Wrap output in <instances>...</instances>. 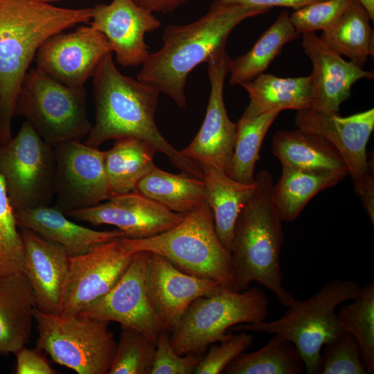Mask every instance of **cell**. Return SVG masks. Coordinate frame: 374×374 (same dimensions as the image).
<instances>
[{
    "label": "cell",
    "mask_w": 374,
    "mask_h": 374,
    "mask_svg": "<svg viewBox=\"0 0 374 374\" xmlns=\"http://www.w3.org/2000/svg\"><path fill=\"white\" fill-rule=\"evenodd\" d=\"M271 150L282 167L348 175L342 158L332 144L318 134L299 128L277 131Z\"/></svg>",
    "instance_id": "cell-24"
},
{
    "label": "cell",
    "mask_w": 374,
    "mask_h": 374,
    "mask_svg": "<svg viewBox=\"0 0 374 374\" xmlns=\"http://www.w3.org/2000/svg\"><path fill=\"white\" fill-rule=\"evenodd\" d=\"M203 354H177L170 342V331L163 330L158 337L150 374H192Z\"/></svg>",
    "instance_id": "cell-40"
},
{
    "label": "cell",
    "mask_w": 374,
    "mask_h": 374,
    "mask_svg": "<svg viewBox=\"0 0 374 374\" xmlns=\"http://www.w3.org/2000/svg\"><path fill=\"white\" fill-rule=\"evenodd\" d=\"M24 246V273L41 312L60 314L69 255L61 244L20 228Z\"/></svg>",
    "instance_id": "cell-21"
},
{
    "label": "cell",
    "mask_w": 374,
    "mask_h": 374,
    "mask_svg": "<svg viewBox=\"0 0 374 374\" xmlns=\"http://www.w3.org/2000/svg\"><path fill=\"white\" fill-rule=\"evenodd\" d=\"M268 308V298L261 289L248 287L238 292L222 287L191 303L170 331L171 345L181 355L203 354L211 344L227 339L231 327L265 321Z\"/></svg>",
    "instance_id": "cell-7"
},
{
    "label": "cell",
    "mask_w": 374,
    "mask_h": 374,
    "mask_svg": "<svg viewBox=\"0 0 374 374\" xmlns=\"http://www.w3.org/2000/svg\"><path fill=\"white\" fill-rule=\"evenodd\" d=\"M92 8H65L41 0H0V144L12 138L23 79L42 44L92 17Z\"/></svg>",
    "instance_id": "cell-3"
},
{
    "label": "cell",
    "mask_w": 374,
    "mask_h": 374,
    "mask_svg": "<svg viewBox=\"0 0 374 374\" xmlns=\"http://www.w3.org/2000/svg\"><path fill=\"white\" fill-rule=\"evenodd\" d=\"M37 348H27L25 346L15 355L17 374H54L55 371L51 366L46 359Z\"/></svg>",
    "instance_id": "cell-41"
},
{
    "label": "cell",
    "mask_w": 374,
    "mask_h": 374,
    "mask_svg": "<svg viewBox=\"0 0 374 374\" xmlns=\"http://www.w3.org/2000/svg\"><path fill=\"white\" fill-rule=\"evenodd\" d=\"M156 343L140 331L121 326L109 374H150Z\"/></svg>",
    "instance_id": "cell-35"
},
{
    "label": "cell",
    "mask_w": 374,
    "mask_h": 374,
    "mask_svg": "<svg viewBox=\"0 0 374 374\" xmlns=\"http://www.w3.org/2000/svg\"><path fill=\"white\" fill-rule=\"evenodd\" d=\"M302 46L312 64L310 75L312 90L311 110L338 114L340 105L350 95L353 84L373 79V71H365L321 39L315 33L302 34Z\"/></svg>",
    "instance_id": "cell-20"
},
{
    "label": "cell",
    "mask_w": 374,
    "mask_h": 374,
    "mask_svg": "<svg viewBox=\"0 0 374 374\" xmlns=\"http://www.w3.org/2000/svg\"><path fill=\"white\" fill-rule=\"evenodd\" d=\"M247 92L249 103L243 112L254 116L267 112L285 109L306 110L311 107L312 90L308 76L280 78L261 73L240 84Z\"/></svg>",
    "instance_id": "cell-25"
},
{
    "label": "cell",
    "mask_w": 374,
    "mask_h": 374,
    "mask_svg": "<svg viewBox=\"0 0 374 374\" xmlns=\"http://www.w3.org/2000/svg\"><path fill=\"white\" fill-rule=\"evenodd\" d=\"M305 370L295 345L283 336L274 334L262 348L242 353L223 371L224 374H301Z\"/></svg>",
    "instance_id": "cell-32"
},
{
    "label": "cell",
    "mask_w": 374,
    "mask_h": 374,
    "mask_svg": "<svg viewBox=\"0 0 374 374\" xmlns=\"http://www.w3.org/2000/svg\"><path fill=\"white\" fill-rule=\"evenodd\" d=\"M136 190L167 209L182 215L207 202L203 179L181 172L170 173L157 166L140 180Z\"/></svg>",
    "instance_id": "cell-28"
},
{
    "label": "cell",
    "mask_w": 374,
    "mask_h": 374,
    "mask_svg": "<svg viewBox=\"0 0 374 374\" xmlns=\"http://www.w3.org/2000/svg\"><path fill=\"white\" fill-rule=\"evenodd\" d=\"M300 37L287 10L280 12L274 22L262 33L246 53L232 59L229 84L240 85L263 73L288 42Z\"/></svg>",
    "instance_id": "cell-30"
},
{
    "label": "cell",
    "mask_w": 374,
    "mask_h": 374,
    "mask_svg": "<svg viewBox=\"0 0 374 374\" xmlns=\"http://www.w3.org/2000/svg\"><path fill=\"white\" fill-rule=\"evenodd\" d=\"M321 353V374H366L355 338L344 330L326 343Z\"/></svg>",
    "instance_id": "cell-37"
},
{
    "label": "cell",
    "mask_w": 374,
    "mask_h": 374,
    "mask_svg": "<svg viewBox=\"0 0 374 374\" xmlns=\"http://www.w3.org/2000/svg\"><path fill=\"white\" fill-rule=\"evenodd\" d=\"M354 0H323L306 5L290 15V21L301 35L325 31L343 15Z\"/></svg>",
    "instance_id": "cell-38"
},
{
    "label": "cell",
    "mask_w": 374,
    "mask_h": 374,
    "mask_svg": "<svg viewBox=\"0 0 374 374\" xmlns=\"http://www.w3.org/2000/svg\"><path fill=\"white\" fill-rule=\"evenodd\" d=\"M64 214L95 226H115L125 238L132 239L158 235L178 224L184 217L137 190L115 195L91 207L69 210Z\"/></svg>",
    "instance_id": "cell-16"
},
{
    "label": "cell",
    "mask_w": 374,
    "mask_h": 374,
    "mask_svg": "<svg viewBox=\"0 0 374 374\" xmlns=\"http://www.w3.org/2000/svg\"><path fill=\"white\" fill-rule=\"evenodd\" d=\"M148 252L138 251L115 285L78 314L119 323L140 331L157 343L160 333L170 330L156 313L148 296Z\"/></svg>",
    "instance_id": "cell-13"
},
{
    "label": "cell",
    "mask_w": 374,
    "mask_h": 374,
    "mask_svg": "<svg viewBox=\"0 0 374 374\" xmlns=\"http://www.w3.org/2000/svg\"><path fill=\"white\" fill-rule=\"evenodd\" d=\"M238 5L271 10L274 7L291 8L298 10L306 5L323 0H222Z\"/></svg>",
    "instance_id": "cell-42"
},
{
    "label": "cell",
    "mask_w": 374,
    "mask_h": 374,
    "mask_svg": "<svg viewBox=\"0 0 374 374\" xmlns=\"http://www.w3.org/2000/svg\"><path fill=\"white\" fill-rule=\"evenodd\" d=\"M343 329L357 340L364 365L374 373V283L362 287L359 295L337 312Z\"/></svg>",
    "instance_id": "cell-34"
},
{
    "label": "cell",
    "mask_w": 374,
    "mask_h": 374,
    "mask_svg": "<svg viewBox=\"0 0 374 374\" xmlns=\"http://www.w3.org/2000/svg\"><path fill=\"white\" fill-rule=\"evenodd\" d=\"M126 240L134 252L159 254L181 271L215 280L235 290L231 253L218 238L207 202L184 215L178 224L163 233Z\"/></svg>",
    "instance_id": "cell-6"
},
{
    "label": "cell",
    "mask_w": 374,
    "mask_h": 374,
    "mask_svg": "<svg viewBox=\"0 0 374 374\" xmlns=\"http://www.w3.org/2000/svg\"><path fill=\"white\" fill-rule=\"evenodd\" d=\"M15 211L0 175V274L24 271V246Z\"/></svg>",
    "instance_id": "cell-36"
},
{
    "label": "cell",
    "mask_w": 374,
    "mask_h": 374,
    "mask_svg": "<svg viewBox=\"0 0 374 374\" xmlns=\"http://www.w3.org/2000/svg\"><path fill=\"white\" fill-rule=\"evenodd\" d=\"M13 115L24 117L39 136L53 146L80 141L92 127L87 116L85 88L66 86L37 68H30L26 73Z\"/></svg>",
    "instance_id": "cell-8"
},
{
    "label": "cell",
    "mask_w": 374,
    "mask_h": 374,
    "mask_svg": "<svg viewBox=\"0 0 374 374\" xmlns=\"http://www.w3.org/2000/svg\"><path fill=\"white\" fill-rule=\"evenodd\" d=\"M253 336L247 331H238L220 341L211 344L207 354L204 355L197 366L195 374L222 373L224 369L240 354L244 352L253 343Z\"/></svg>",
    "instance_id": "cell-39"
},
{
    "label": "cell",
    "mask_w": 374,
    "mask_h": 374,
    "mask_svg": "<svg viewBox=\"0 0 374 374\" xmlns=\"http://www.w3.org/2000/svg\"><path fill=\"white\" fill-rule=\"evenodd\" d=\"M359 1L368 12L371 20L374 21V0H357Z\"/></svg>",
    "instance_id": "cell-45"
},
{
    "label": "cell",
    "mask_w": 374,
    "mask_h": 374,
    "mask_svg": "<svg viewBox=\"0 0 374 374\" xmlns=\"http://www.w3.org/2000/svg\"><path fill=\"white\" fill-rule=\"evenodd\" d=\"M362 287L353 280L337 278L327 281L314 295L304 301L290 299L287 311L272 321L239 324L228 332L247 331L278 334L291 341L303 359L306 374L321 371V349L343 329L336 312L342 303L356 299Z\"/></svg>",
    "instance_id": "cell-5"
},
{
    "label": "cell",
    "mask_w": 374,
    "mask_h": 374,
    "mask_svg": "<svg viewBox=\"0 0 374 374\" xmlns=\"http://www.w3.org/2000/svg\"><path fill=\"white\" fill-rule=\"evenodd\" d=\"M370 16L357 0H354L340 18L319 37L326 44L363 68L373 57V31Z\"/></svg>",
    "instance_id": "cell-31"
},
{
    "label": "cell",
    "mask_w": 374,
    "mask_h": 374,
    "mask_svg": "<svg viewBox=\"0 0 374 374\" xmlns=\"http://www.w3.org/2000/svg\"><path fill=\"white\" fill-rule=\"evenodd\" d=\"M348 175L282 167L273 194L283 221L297 218L308 202L320 191L337 185Z\"/></svg>",
    "instance_id": "cell-29"
},
{
    "label": "cell",
    "mask_w": 374,
    "mask_h": 374,
    "mask_svg": "<svg viewBox=\"0 0 374 374\" xmlns=\"http://www.w3.org/2000/svg\"><path fill=\"white\" fill-rule=\"evenodd\" d=\"M256 189L235 223L231 257L235 291L247 289L252 282L272 292L288 307L293 296L283 285L280 255L283 222L276 204L271 175L262 170L255 175Z\"/></svg>",
    "instance_id": "cell-4"
},
{
    "label": "cell",
    "mask_w": 374,
    "mask_h": 374,
    "mask_svg": "<svg viewBox=\"0 0 374 374\" xmlns=\"http://www.w3.org/2000/svg\"><path fill=\"white\" fill-rule=\"evenodd\" d=\"M269 10L215 0L199 19L165 28L161 48L150 53L136 79L166 94L184 109L189 73L225 48L230 33L242 21Z\"/></svg>",
    "instance_id": "cell-2"
},
{
    "label": "cell",
    "mask_w": 374,
    "mask_h": 374,
    "mask_svg": "<svg viewBox=\"0 0 374 374\" xmlns=\"http://www.w3.org/2000/svg\"><path fill=\"white\" fill-rule=\"evenodd\" d=\"M56 159L28 121L6 144H0V175L15 212L49 206L55 197Z\"/></svg>",
    "instance_id": "cell-10"
},
{
    "label": "cell",
    "mask_w": 374,
    "mask_h": 374,
    "mask_svg": "<svg viewBox=\"0 0 374 374\" xmlns=\"http://www.w3.org/2000/svg\"><path fill=\"white\" fill-rule=\"evenodd\" d=\"M231 58L226 48L214 53L207 60L210 94L202 126L192 142L180 150L186 157L213 167L226 175L229 170L236 134V125L229 118L224 102V84Z\"/></svg>",
    "instance_id": "cell-14"
},
{
    "label": "cell",
    "mask_w": 374,
    "mask_h": 374,
    "mask_svg": "<svg viewBox=\"0 0 374 374\" xmlns=\"http://www.w3.org/2000/svg\"><path fill=\"white\" fill-rule=\"evenodd\" d=\"M294 125L332 145L345 163L355 190L371 173L366 146L374 129L373 108L345 117L311 109L297 111Z\"/></svg>",
    "instance_id": "cell-17"
},
{
    "label": "cell",
    "mask_w": 374,
    "mask_h": 374,
    "mask_svg": "<svg viewBox=\"0 0 374 374\" xmlns=\"http://www.w3.org/2000/svg\"><path fill=\"white\" fill-rule=\"evenodd\" d=\"M93 80L95 123L85 144L98 148L110 139H140L166 154L181 173L203 179L199 165L176 150L158 129L154 119L158 89L121 73L112 53L103 60Z\"/></svg>",
    "instance_id": "cell-1"
},
{
    "label": "cell",
    "mask_w": 374,
    "mask_h": 374,
    "mask_svg": "<svg viewBox=\"0 0 374 374\" xmlns=\"http://www.w3.org/2000/svg\"><path fill=\"white\" fill-rule=\"evenodd\" d=\"M146 286L152 307L170 331L193 302L223 287L215 280L181 271L164 257L151 252L148 256Z\"/></svg>",
    "instance_id": "cell-19"
},
{
    "label": "cell",
    "mask_w": 374,
    "mask_h": 374,
    "mask_svg": "<svg viewBox=\"0 0 374 374\" xmlns=\"http://www.w3.org/2000/svg\"><path fill=\"white\" fill-rule=\"evenodd\" d=\"M112 53L106 37L91 26L55 34L38 48L36 68L70 87H84L105 57Z\"/></svg>",
    "instance_id": "cell-15"
},
{
    "label": "cell",
    "mask_w": 374,
    "mask_h": 374,
    "mask_svg": "<svg viewBox=\"0 0 374 374\" xmlns=\"http://www.w3.org/2000/svg\"><path fill=\"white\" fill-rule=\"evenodd\" d=\"M157 152L152 144L140 139H116L111 149L104 151L105 170L114 195L136 190L140 180L156 166Z\"/></svg>",
    "instance_id": "cell-27"
},
{
    "label": "cell",
    "mask_w": 374,
    "mask_h": 374,
    "mask_svg": "<svg viewBox=\"0 0 374 374\" xmlns=\"http://www.w3.org/2000/svg\"><path fill=\"white\" fill-rule=\"evenodd\" d=\"M19 228L28 229L42 238L61 244L69 256L87 252L93 246L125 238L119 229L95 231L77 224L56 207L42 206L15 212Z\"/></svg>",
    "instance_id": "cell-22"
},
{
    "label": "cell",
    "mask_w": 374,
    "mask_h": 374,
    "mask_svg": "<svg viewBox=\"0 0 374 374\" xmlns=\"http://www.w3.org/2000/svg\"><path fill=\"white\" fill-rule=\"evenodd\" d=\"M55 206L64 213L91 207L115 196L104 166V152L80 141L54 146Z\"/></svg>",
    "instance_id": "cell-12"
},
{
    "label": "cell",
    "mask_w": 374,
    "mask_h": 374,
    "mask_svg": "<svg viewBox=\"0 0 374 374\" xmlns=\"http://www.w3.org/2000/svg\"><path fill=\"white\" fill-rule=\"evenodd\" d=\"M199 166L217 235L224 248L231 253L235 223L256 189V180L253 184H244L213 167Z\"/></svg>",
    "instance_id": "cell-26"
},
{
    "label": "cell",
    "mask_w": 374,
    "mask_h": 374,
    "mask_svg": "<svg viewBox=\"0 0 374 374\" xmlns=\"http://www.w3.org/2000/svg\"><path fill=\"white\" fill-rule=\"evenodd\" d=\"M22 271L0 274V353H16L29 341L35 309Z\"/></svg>",
    "instance_id": "cell-23"
},
{
    "label": "cell",
    "mask_w": 374,
    "mask_h": 374,
    "mask_svg": "<svg viewBox=\"0 0 374 374\" xmlns=\"http://www.w3.org/2000/svg\"><path fill=\"white\" fill-rule=\"evenodd\" d=\"M41 1L51 3V2H54V1H60V0H41Z\"/></svg>",
    "instance_id": "cell-46"
},
{
    "label": "cell",
    "mask_w": 374,
    "mask_h": 374,
    "mask_svg": "<svg viewBox=\"0 0 374 374\" xmlns=\"http://www.w3.org/2000/svg\"><path fill=\"white\" fill-rule=\"evenodd\" d=\"M138 6L152 12L168 14L190 0H133Z\"/></svg>",
    "instance_id": "cell-44"
},
{
    "label": "cell",
    "mask_w": 374,
    "mask_h": 374,
    "mask_svg": "<svg viewBox=\"0 0 374 374\" xmlns=\"http://www.w3.org/2000/svg\"><path fill=\"white\" fill-rule=\"evenodd\" d=\"M373 224H374V178L371 172L363 180L362 185L355 190Z\"/></svg>",
    "instance_id": "cell-43"
},
{
    "label": "cell",
    "mask_w": 374,
    "mask_h": 374,
    "mask_svg": "<svg viewBox=\"0 0 374 374\" xmlns=\"http://www.w3.org/2000/svg\"><path fill=\"white\" fill-rule=\"evenodd\" d=\"M279 114L273 111L254 116L242 115L235 123V145L227 175L242 183L255 182V167L264 138Z\"/></svg>",
    "instance_id": "cell-33"
},
{
    "label": "cell",
    "mask_w": 374,
    "mask_h": 374,
    "mask_svg": "<svg viewBox=\"0 0 374 374\" xmlns=\"http://www.w3.org/2000/svg\"><path fill=\"white\" fill-rule=\"evenodd\" d=\"M137 252L125 238L97 244L69 256L62 314H78L107 294L123 275Z\"/></svg>",
    "instance_id": "cell-11"
},
{
    "label": "cell",
    "mask_w": 374,
    "mask_h": 374,
    "mask_svg": "<svg viewBox=\"0 0 374 374\" xmlns=\"http://www.w3.org/2000/svg\"><path fill=\"white\" fill-rule=\"evenodd\" d=\"M39 337L37 349L79 374L108 373L116 342L109 322L79 314L34 313Z\"/></svg>",
    "instance_id": "cell-9"
},
{
    "label": "cell",
    "mask_w": 374,
    "mask_h": 374,
    "mask_svg": "<svg viewBox=\"0 0 374 374\" xmlns=\"http://www.w3.org/2000/svg\"><path fill=\"white\" fill-rule=\"evenodd\" d=\"M92 9L90 26L106 37L117 62L124 67L142 65L150 54L145 35L161 25L153 12L133 0H112Z\"/></svg>",
    "instance_id": "cell-18"
}]
</instances>
